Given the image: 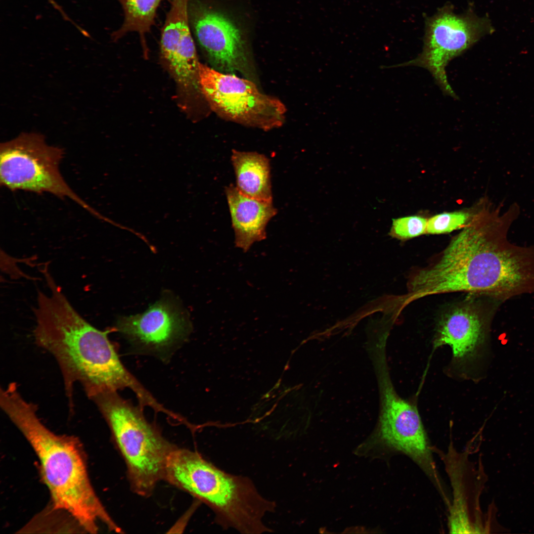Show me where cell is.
<instances>
[{
	"instance_id": "cell-1",
	"label": "cell",
	"mask_w": 534,
	"mask_h": 534,
	"mask_svg": "<svg viewBox=\"0 0 534 534\" xmlns=\"http://www.w3.org/2000/svg\"><path fill=\"white\" fill-rule=\"evenodd\" d=\"M41 271L50 293L38 291L34 336L37 345L50 353L59 365L70 411H73L76 383L90 399L104 391L129 388L140 404L150 403L153 397L124 366L108 338L115 328L101 331L93 326L70 304L48 267Z\"/></svg>"
},
{
	"instance_id": "cell-2",
	"label": "cell",
	"mask_w": 534,
	"mask_h": 534,
	"mask_svg": "<svg viewBox=\"0 0 534 534\" xmlns=\"http://www.w3.org/2000/svg\"><path fill=\"white\" fill-rule=\"evenodd\" d=\"M484 211L474 212L463 229L431 265L409 277L411 302L430 295L463 292L506 296L521 274L518 256L502 245Z\"/></svg>"
},
{
	"instance_id": "cell-3",
	"label": "cell",
	"mask_w": 534,
	"mask_h": 534,
	"mask_svg": "<svg viewBox=\"0 0 534 534\" xmlns=\"http://www.w3.org/2000/svg\"><path fill=\"white\" fill-rule=\"evenodd\" d=\"M0 406L38 456L52 508L70 514L89 533H96L99 522L111 531H117L119 527L91 485L79 440L56 434L45 426L38 416L37 405L23 398L16 383L0 389Z\"/></svg>"
},
{
	"instance_id": "cell-4",
	"label": "cell",
	"mask_w": 534,
	"mask_h": 534,
	"mask_svg": "<svg viewBox=\"0 0 534 534\" xmlns=\"http://www.w3.org/2000/svg\"><path fill=\"white\" fill-rule=\"evenodd\" d=\"M164 480L208 506L223 529L245 534L272 531L264 518L275 510V503L248 478L222 471L196 451L176 447L168 458Z\"/></svg>"
},
{
	"instance_id": "cell-5",
	"label": "cell",
	"mask_w": 534,
	"mask_h": 534,
	"mask_svg": "<svg viewBox=\"0 0 534 534\" xmlns=\"http://www.w3.org/2000/svg\"><path fill=\"white\" fill-rule=\"evenodd\" d=\"M106 420L125 462L132 490L147 497L164 480L168 458L177 446L149 422L141 408L106 390L90 399Z\"/></svg>"
},
{
	"instance_id": "cell-6",
	"label": "cell",
	"mask_w": 534,
	"mask_h": 534,
	"mask_svg": "<svg viewBox=\"0 0 534 534\" xmlns=\"http://www.w3.org/2000/svg\"><path fill=\"white\" fill-rule=\"evenodd\" d=\"M63 150L47 144L43 135L23 133L0 146V183L12 191L47 192L68 198L91 215L104 217L81 199L68 185L59 170Z\"/></svg>"
},
{
	"instance_id": "cell-7",
	"label": "cell",
	"mask_w": 534,
	"mask_h": 534,
	"mask_svg": "<svg viewBox=\"0 0 534 534\" xmlns=\"http://www.w3.org/2000/svg\"><path fill=\"white\" fill-rule=\"evenodd\" d=\"M200 90L221 117L269 131L285 122L287 109L279 99L261 91L252 80L222 73L199 63Z\"/></svg>"
},
{
	"instance_id": "cell-8",
	"label": "cell",
	"mask_w": 534,
	"mask_h": 534,
	"mask_svg": "<svg viewBox=\"0 0 534 534\" xmlns=\"http://www.w3.org/2000/svg\"><path fill=\"white\" fill-rule=\"evenodd\" d=\"M493 31L487 17L478 16L471 10L457 14L450 4L445 5L426 19L422 52L412 60L386 68L416 66L425 68L444 94L457 99L448 82L445 67L452 59Z\"/></svg>"
},
{
	"instance_id": "cell-9",
	"label": "cell",
	"mask_w": 534,
	"mask_h": 534,
	"mask_svg": "<svg viewBox=\"0 0 534 534\" xmlns=\"http://www.w3.org/2000/svg\"><path fill=\"white\" fill-rule=\"evenodd\" d=\"M188 15L192 32L212 68L251 80L248 44L233 18L206 0H189Z\"/></svg>"
},
{
	"instance_id": "cell-10",
	"label": "cell",
	"mask_w": 534,
	"mask_h": 534,
	"mask_svg": "<svg viewBox=\"0 0 534 534\" xmlns=\"http://www.w3.org/2000/svg\"><path fill=\"white\" fill-rule=\"evenodd\" d=\"M376 364L381 392L379 432L382 439L389 447L408 456L439 484L428 437L417 407L397 394L386 361Z\"/></svg>"
},
{
	"instance_id": "cell-11",
	"label": "cell",
	"mask_w": 534,
	"mask_h": 534,
	"mask_svg": "<svg viewBox=\"0 0 534 534\" xmlns=\"http://www.w3.org/2000/svg\"><path fill=\"white\" fill-rule=\"evenodd\" d=\"M174 302L162 299L142 313L120 317L115 329L134 354L166 361L186 340L190 326Z\"/></svg>"
},
{
	"instance_id": "cell-12",
	"label": "cell",
	"mask_w": 534,
	"mask_h": 534,
	"mask_svg": "<svg viewBox=\"0 0 534 534\" xmlns=\"http://www.w3.org/2000/svg\"><path fill=\"white\" fill-rule=\"evenodd\" d=\"M486 342V328L476 308L469 304L457 306L444 314L437 325L435 347L448 346L452 360L464 366L479 358Z\"/></svg>"
},
{
	"instance_id": "cell-13",
	"label": "cell",
	"mask_w": 534,
	"mask_h": 534,
	"mask_svg": "<svg viewBox=\"0 0 534 534\" xmlns=\"http://www.w3.org/2000/svg\"><path fill=\"white\" fill-rule=\"evenodd\" d=\"M225 194L235 233L236 247L247 252L256 242L266 238V228L277 213L272 201L245 196L236 186L225 188Z\"/></svg>"
},
{
	"instance_id": "cell-14",
	"label": "cell",
	"mask_w": 534,
	"mask_h": 534,
	"mask_svg": "<svg viewBox=\"0 0 534 534\" xmlns=\"http://www.w3.org/2000/svg\"><path fill=\"white\" fill-rule=\"evenodd\" d=\"M236 188L243 195L264 201H272L268 159L256 152L232 150Z\"/></svg>"
},
{
	"instance_id": "cell-15",
	"label": "cell",
	"mask_w": 534,
	"mask_h": 534,
	"mask_svg": "<svg viewBox=\"0 0 534 534\" xmlns=\"http://www.w3.org/2000/svg\"><path fill=\"white\" fill-rule=\"evenodd\" d=\"M122 6L124 20L120 27L113 32L112 39L119 40L129 33L139 36L145 55L147 54L146 35L155 24L157 9L165 0H117Z\"/></svg>"
},
{
	"instance_id": "cell-16",
	"label": "cell",
	"mask_w": 534,
	"mask_h": 534,
	"mask_svg": "<svg viewBox=\"0 0 534 534\" xmlns=\"http://www.w3.org/2000/svg\"><path fill=\"white\" fill-rule=\"evenodd\" d=\"M473 212L459 211L443 213L428 219L426 233L440 234L463 228L470 221Z\"/></svg>"
},
{
	"instance_id": "cell-17",
	"label": "cell",
	"mask_w": 534,
	"mask_h": 534,
	"mask_svg": "<svg viewBox=\"0 0 534 534\" xmlns=\"http://www.w3.org/2000/svg\"><path fill=\"white\" fill-rule=\"evenodd\" d=\"M428 219L418 216L401 217L393 220L389 235L404 241L426 233Z\"/></svg>"
}]
</instances>
